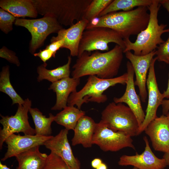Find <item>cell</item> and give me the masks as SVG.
Returning <instances> with one entry per match:
<instances>
[{"label": "cell", "instance_id": "9a60e30c", "mask_svg": "<svg viewBox=\"0 0 169 169\" xmlns=\"http://www.w3.org/2000/svg\"><path fill=\"white\" fill-rule=\"evenodd\" d=\"M68 130H61L55 136L47 141L46 148L61 157L70 169H80L79 160L74 156L68 139Z\"/></svg>", "mask_w": 169, "mask_h": 169}, {"label": "cell", "instance_id": "836d02e7", "mask_svg": "<svg viewBox=\"0 0 169 169\" xmlns=\"http://www.w3.org/2000/svg\"><path fill=\"white\" fill-rule=\"evenodd\" d=\"M64 40L60 39L54 42L46 47L45 48L50 50L55 56L57 51L60 49L62 48L64 45Z\"/></svg>", "mask_w": 169, "mask_h": 169}, {"label": "cell", "instance_id": "d6986e66", "mask_svg": "<svg viewBox=\"0 0 169 169\" xmlns=\"http://www.w3.org/2000/svg\"><path fill=\"white\" fill-rule=\"evenodd\" d=\"M80 82V78L69 77L52 83L49 90H52L56 93V100L51 110H60L65 108L70 94L77 91L76 88Z\"/></svg>", "mask_w": 169, "mask_h": 169}, {"label": "cell", "instance_id": "ac0fdd59", "mask_svg": "<svg viewBox=\"0 0 169 169\" xmlns=\"http://www.w3.org/2000/svg\"><path fill=\"white\" fill-rule=\"evenodd\" d=\"M89 23L88 20L83 18L67 29L63 28L59 31L56 36L51 38L50 42L63 39L64 44L62 48L69 49L70 56L78 57L82 36Z\"/></svg>", "mask_w": 169, "mask_h": 169}, {"label": "cell", "instance_id": "30bf717a", "mask_svg": "<svg viewBox=\"0 0 169 169\" xmlns=\"http://www.w3.org/2000/svg\"><path fill=\"white\" fill-rule=\"evenodd\" d=\"M131 137L123 132L109 129L101 120L96 123L92 143L104 151L116 152L126 147L135 150Z\"/></svg>", "mask_w": 169, "mask_h": 169}, {"label": "cell", "instance_id": "60d3db41", "mask_svg": "<svg viewBox=\"0 0 169 169\" xmlns=\"http://www.w3.org/2000/svg\"><path fill=\"white\" fill-rule=\"evenodd\" d=\"M0 169H10L9 168L7 167L6 165H4L0 162ZM16 169L17 168H16Z\"/></svg>", "mask_w": 169, "mask_h": 169}, {"label": "cell", "instance_id": "f546056e", "mask_svg": "<svg viewBox=\"0 0 169 169\" xmlns=\"http://www.w3.org/2000/svg\"><path fill=\"white\" fill-rule=\"evenodd\" d=\"M43 169H70L59 156L51 152L48 155Z\"/></svg>", "mask_w": 169, "mask_h": 169}, {"label": "cell", "instance_id": "484cf974", "mask_svg": "<svg viewBox=\"0 0 169 169\" xmlns=\"http://www.w3.org/2000/svg\"><path fill=\"white\" fill-rule=\"evenodd\" d=\"M153 0H113L112 2L102 11L99 17L108 13L122 10L127 11L133 10L136 7H148Z\"/></svg>", "mask_w": 169, "mask_h": 169}, {"label": "cell", "instance_id": "f1b7e54d", "mask_svg": "<svg viewBox=\"0 0 169 169\" xmlns=\"http://www.w3.org/2000/svg\"><path fill=\"white\" fill-rule=\"evenodd\" d=\"M17 18L4 10L0 8V29L6 34L13 29V24Z\"/></svg>", "mask_w": 169, "mask_h": 169}, {"label": "cell", "instance_id": "5bb4252c", "mask_svg": "<svg viewBox=\"0 0 169 169\" xmlns=\"http://www.w3.org/2000/svg\"><path fill=\"white\" fill-rule=\"evenodd\" d=\"M53 136L37 135L21 136L12 134L5 140L8 149L1 161L15 157L18 154L37 146L44 145V143Z\"/></svg>", "mask_w": 169, "mask_h": 169}, {"label": "cell", "instance_id": "4fadbf2b", "mask_svg": "<svg viewBox=\"0 0 169 169\" xmlns=\"http://www.w3.org/2000/svg\"><path fill=\"white\" fill-rule=\"evenodd\" d=\"M156 53V50H155L148 54L142 56L135 55L131 51L125 53L126 57L133 66L136 76L135 84L138 87L139 95L143 102H146L148 95L146 86L147 72Z\"/></svg>", "mask_w": 169, "mask_h": 169}, {"label": "cell", "instance_id": "9c48e42d", "mask_svg": "<svg viewBox=\"0 0 169 169\" xmlns=\"http://www.w3.org/2000/svg\"><path fill=\"white\" fill-rule=\"evenodd\" d=\"M23 105H18L15 114L11 116L1 115L0 122L3 128L0 130V149H2L3 143L10 135L15 133L23 132L25 135H35V129L30 125L28 121V112L31 108L32 102L28 98L25 100Z\"/></svg>", "mask_w": 169, "mask_h": 169}, {"label": "cell", "instance_id": "2e32d148", "mask_svg": "<svg viewBox=\"0 0 169 169\" xmlns=\"http://www.w3.org/2000/svg\"><path fill=\"white\" fill-rule=\"evenodd\" d=\"M144 131L155 150L164 153L169 151V120L166 115L163 114L153 120Z\"/></svg>", "mask_w": 169, "mask_h": 169}, {"label": "cell", "instance_id": "1f68e13d", "mask_svg": "<svg viewBox=\"0 0 169 169\" xmlns=\"http://www.w3.org/2000/svg\"><path fill=\"white\" fill-rule=\"evenodd\" d=\"M0 57L6 59L9 62L16 65L18 67L20 65L19 60L16 56V53L5 46H3L0 49Z\"/></svg>", "mask_w": 169, "mask_h": 169}, {"label": "cell", "instance_id": "e0dca14e", "mask_svg": "<svg viewBox=\"0 0 169 169\" xmlns=\"http://www.w3.org/2000/svg\"><path fill=\"white\" fill-rule=\"evenodd\" d=\"M126 65L127 79L125 91L121 97H114L113 101L115 103L126 104L135 115L140 127L144 120L146 114L143 110L140 99L136 91L134 79L135 73L133 66L129 61L127 62Z\"/></svg>", "mask_w": 169, "mask_h": 169}, {"label": "cell", "instance_id": "d6a6232c", "mask_svg": "<svg viewBox=\"0 0 169 169\" xmlns=\"http://www.w3.org/2000/svg\"><path fill=\"white\" fill-rule=\"evenodd\" d=\"M33 55L35 57H39L44 64H47L46 62L52 57H55L50 50L46 48L43 50H40L39 52L35 53Z\"/></svg>", "mask_w": 169, "mask_h": 169}, {"label": "cell", "instance_id": "8fae6325", "mask_svg": "<svg viewBox=\"0 0 169 169\" xmlns=\"http://www.w3.org/2000/svg\"><path fill=\"white\" fill-rule=\"evenodd\" d=\"M156 58H154L151 62L147 78L146 84L148 95V102L144 120L139 127L138 135L144 131L148 125L157 117L156 112L159 106L161 105L164 97L159 89L155 70Z\"/></svg>", "mask_w": 169, "mask_h": 169}, {"label": "cell", "instance_id": "e575fe53", "mask_svg": "<svg viewBox=\"0 0 169 169\" xmlns=\"http://www.w3.org/2000/svg\"><path fill=\"white\" fill-rule=\"evenodd\" d=\"M163 114L166 115L169 112V99L163 100L161 105Z\"/></svg>", "mask_w": 169, "mask_h": 169}, {"label": "cell", "instance_id": "4dcf8cb0", "mask_svg": "<svg viewBox=\"0 0 169 169\" xmlns=\"http://www.w3.org/2000/svg\"><path fill=\"white\" fill-rule=\"evenodd\" d=\"M156 50V60L169 64V35L166 41L158 46Z\"/></svg>", "mask_w": 169, "mask_h": 169}, {"label": "cell", "instance_id": "603a6c76", "mask_svg": "<svg viewBox=\"0 0 169 169\" xmlns=\"http://www.w3.org/2000/svg\"><path fill=\"white\" fill-rule=\"evenodd\" d=\"M68 59L66 64L54 69H48L46 68L47 64H44L38 66L37 68L38 81L46 79L52 83L69 77L70 65L72 60L71 56H69Z\"/></svg>", "mask_w": 169, "mask_h": 169}, {"label": "cell", "instance_id": "d4e9b609", "mask_svg": "<svg viewBox=\"0 0 169 169\" xmlns=\"http://www.w3.org/2000/svg\"><path fill=\"white\" fill-rule=\"evenodd\" d=\"M29 112L31 115L35 126V135L42 136H51L52 133L51 125L54 121V116L49 113L48 117L43 115L37 108H30Z\"/></svg>", "mask_w": 169, "mask_h": 169}, {"label": "cell", "instance_id": "6da1fadb", "mask_svg": "<svg viewBox=\"0 0 169 169\" xmlns=\"http://www.w3.org/2000/svg\"><path fill=\"white\" fill-rule=\"evenodd\" d=\"M123 50L116 44L111 50L105 53L84 51L78 57L73 66L72 77L80 78L86 75H95L105 79L115 77L123 60Z\"/></svg>", "mask_w": 169, "mask_h": 169}, {"label": "cell", "instance_id": "cb8c5ba5", "mask_svg": "<svg viewBox=\"0 0 169 169\" xmlns=\"http://www.w3.org/2000/svg\"><path fill=\"white\" fill-rule=\"evenodd\" d=\"M85 112L74 106H67L54 116V121L68 130H74L79 119Z\"/></svg>", "mask_w": 169, "mask_h": 169}, {"label": "cell", "instance_id": "7a4b0ae2", "mask_svg": "<svg viewBox=\"0 0 169 169\" xmlns=\"http://www.w3.org/2000/svg\"><path fill=\"white\" fill-rule=\"evenodd\" d=\"M148 7L140 6L131 10L116 12L96 18L90 22L85 29L98 27L111 29L123 39L138 35L147 27L150 18Z\"/></svg>", "mask_w": 169, "mask_h": 169}, {"label": "cell", "instance_id": "83f0119b", "mask_svg": "<svg viewBox=\"0 0 169 169\" xmlns=\"http://www.w3.org/2000/svg\"><path fill=\"white\" fill-rule=\"evenodd\" d=\"M113 0H92L84 14L83 18L90 22L99 15Z\"/></svg>", "mask_w": 169, "mask_h": 169}, {"label": "cell", "instance_id": "7402d4cb", "mask_svg": "<svg viewBox=\"0 0 169 169\" xmlns=\"http://www.w3.org/2000/svg\"><path fill=\"white\" fill-rule=\"evenodd\" d=\"M40 146L22 152L15 157L18 163L17 169H43L48 155L41 153Z\"/></svg>", "mask_w": 169, "mask_h": 169}, {"label": "cell", "instance_id": "d590c367", "mask_svg": "<svg viewBox=\"0 0 169 169\" xmlns=\"http://www.w3.org/2000/svg\"><path fill=\"white\" fill-rule=\"evenodd\" d=\"M102 163V160L100 159L95 158L92 161L91 165L93 168L96 169Z\"/></svg>", "mask_w": 169, "mask_h": 169}, {"label": "cell", "instance_id": "277c9868", "mask_svg": "<svg viewBox=\"0 0 169 169\" xmlns=\"http://www.w3.org/2000/svg\"><path fill=\"white\" fill-rule=\"evenodd\" d=\"M38 13L54 18L61 25L71 26L83 19L92 0H32Z\"/></svg>", "mask_w": 169, "mask_h": 169}, {"label": "cell", "instance_id": "7c38bea8", "mask_svg": "<svg viewBox=\"0 0 169 169\" xmlns=\"http://www.w3.org/2000/svg\"><path fill=\"white\" fill-rule=\"evenodd\" d=\"M145 144L144 151L141 154L136 153L132 156L122 155L118 164L121 166H132L139 169H164L167 166L165 159L157 157L150 146L147 138L143 137Z\"/></svg>", "mask_w": 169, "mask_h": 169}, {"label": "cell", "instance_id": "3957f363", "mask_svg": "<svg viewBox=\"0 0 169 169\" xmlns=\"http://www.w3.org/2000/svg\"><path fill=\"white\" fill-rule=\"evenodd\" d=\"M161 6L159 0H153L148 7L150 18L146 28L137 35L135 42L130 39H123L125 46L124 53L132 50L135 55H145L156 50L158 45L165 42L161 36L164 33H169V28H166L167 24H159L157 16Z\"/></svg>", "mask_w": 169, "mask_h": 169}, {"label": "cell", "instance_id": "8d00e7d4", "mask_svg": "<svg viewBox=\"0 0 169 169\" xmlns=\"http://www.w3.org/2000/svg\"><path fill=\"white\" fill-rule=\"evenodd\" d=\"M159 3L169 13V0H159Z\"/></svg>", "mask_w": 169, "mask_h": 169}, {"label": "cell", "instance_id": "5b68a950", "mask_svg": "<svg viewBox=\"0 0 169 169\" xmlns=\"http://www.w3.org/2000/svg\"><path fill=\"white\" fill-rule=\"evenodd\" d=\"M127 79V72L119 76L107 79L100 78L95 75H90L82 89L70 94L67 105H76L81 110L82 105L84 103L89 102L98 103L105 102L108 98L103 94L104 91L117 84H126Z\"/></svg>", "mask_w": 169, "mask_h": 169}, {"label": "cell", "instance_id": "52a82bcc", "mask_svg": "<svg viewBox=\"0 0 169 169\" xmlns=\"http://www.w3.org/2000/svg\"><path fill=\"white\" fill-rule=\"evenodd\" d=\"M14 24L23 27L30 33L31 38L29 47V52L32 54L42 47L47 37L53 33H57L63 28L54 17L50 15L34 19L17 18Z\"/></svg>", "mask_w": 169, "mask_h": 169}, {"label": "cell", "instance_id": "44dd1931", "mask_svg": "<svg viewBox=\"0 0 169 169\" xmlns=\"http://www.w3.org/2000/svg\"><path fill=\"white\" fill-rule=\"evenodd\" d=\"M0 7L16 18H36L38 14L32 0H0Z\"/></svg>", "mask_w": 169, "mask_h": 169}, {"label": "cell", "instance_id": "4316f807", "mask_svg": "<svg viewBox=\"0 0 169 169\" xmlns=\"http://www.w3.org/2000/svg\"><path fill=\"white\" fill-rule=\"evenodd\" d=\"M9 67H3L0 74V91L9 96L12 100V105L18 104L23 105L25 102L21 96L15 91L10 80Z\"/></svg>", "mask_w": 169, "mask_h": 169}, {"label": "cell", "instance_id": "74e56055", "mask_svg": "<svg viewBox=\"0 0 169 169\" xmlns=\"http://www.w3.org/2000/svg\"><path fill=\"white\" fill-rule=\"evenodd\" d=\"M164 98H166L169 99V79L167 84V88L166 90L164 91L162 93Z\"/></svg>", "mask_w": 169, "mask_h": 169}, {"label": "cell", "instance_id": "ffe728a7", "mask_svg": "<svg viewBox=\"0 0 169 169\" xmlns=\"http://www.w3.org/2000/svg\"><path fill=\"white\" fill-rule=\"evenodd\" d=\"M96 124L91 117L85 115L82 116L73 130L74 135L71 140L72 145L81 144L84 148L91 147Z\"/></svg>", "mask_w": 169, "mask_h": 169}, {"label": "cell", "instance_id": "b9f144b4", "mask_svg": "<svg viewBox=\"0 0 169 169\" xmlns=\"http://www.w3.org/2000/svg\"><path fill=\"white\" fill-rule=\"evenodd\" d=\"M166 115L168 117L169 120V112Z\"/></svg>", "mask_w": 169, "mask_h": 169}, {"label": "cell", "instance_id": "ba28073f", "mask_svg": "<svg viewBox=\"0 0 169 169\" xmlns=\"http://www.w3.org/2000/svg\"><path fill=\"white\" fill-rule=\"evenodd\" d=\"M110 43L119 45L124 50L125 49L124 40L121 35L111 29L98 27L85 29L80 41L78 57L84 51H108V44Z\"/></svg>", "mask_w": 169, "mask_h": 169}, {"label": "cell", "instance_id": "7bdbcfd3", "mask_svg": "<svg viewBox=\"0 0 169 169\" xmlns=\"http://www.w3.org/2000/svg\"><path fill=\"white\" fill-rule=\"evenodd\" d=\"M131 169H138V168H136V167H133Z\"/></svg>", "mask_w": 169, "mask_h": 169}, {"label": "cell", "instance_id": "8992f818", "mask_svg": "<svg viewBox=\"0 0 169 169\" xmlns=\"http://www.w3.org/2000/svg\"><path fill=\"white\" fill-rule=\"evenodd\" d=\"M101 115V120L109 129L123 132L131 137L138 136V121L128 106L113 102L106 106Z\"/></svg>", "mask_w": 169, "mask_h": 169}, {"label": "cell", "instance_id": "f35d334b", "mask_svg": "<svg viewBox=\"0 0 169 169\" xmlns=\"http://www.w3.org/2000/svg\"><path fill=\"white\" fill-rule=\"evenodd\" d=\"M163 158L165 160L167 165L169 166V151L164 153Z\"/></svg>", "mask_w": 169, "mask_h": 169}, {"label": "cell", "instance_id": "ab89813d", "mask_svg": "<svg viewBox=\"0 0 169 169\" xmlns=\"http://www.w3.org/2000/svg\"><path fill=\"white\" fill-rule=\"evenodd\" d=\"M96 169H107V167L105 164L102 162Z\"/></svg>", "mask_w": 169, "mask_h": 169}]
</instances>
